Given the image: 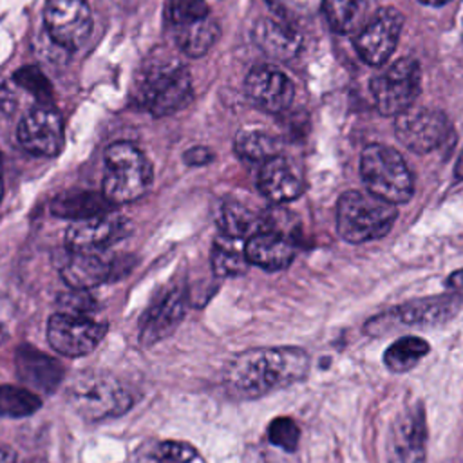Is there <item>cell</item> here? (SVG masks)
<instances>
[{
    "label": "cell",
    "instance_id": "6da1fadb",
    "mask_svg": "<svg viewBox=\"0 0 463 463\" xmlns=\"http://www.w3.org/2000/svg\"><path fill=\"white\" fill-rule=\"evenodd\" d=\"M309 356L300 347H260L241 353L226 373V383L241 398H260L306 378Z\"/></svg>",
    "mask_w": 463,
    "mask_h": 463
},
{
    "label": "cell",
    "instance_id": "7a4b0ae2",
    "mask_svg": "<svg viewBox=\"0 0 463 463\" xmlns=\"http://www.w3.org/2000/svg\"><path fill=\"white\" fill-rule=\"evenodd\" d=\"M188 69L174 56H150L139 69L134 85V101L148 114L170 116L192 99Z\"/></svg>",
    "mask_w": 463,
    "mask_h": 463
},
{
    "label": "cell",
    "instance_id": "3957f363",
    "mask_svg": "<svg viewBox=\"0 0 463 463\" xmlns=\"http://www.w3.org/2000/svg\"><path fill=\"white\" fill-rule=\"evenodd\" d=\"M396 217V206L371 192L349 190L336 204L338 235L351 244L382 239L391 232Z\"/></svg>",
    "mask_w": 463,
    "mask_h": 463
},
{
    "label": "cell",
    "instance_id": "277c9868",
    "mask_svg": "<svg viewBox=\"0 0 463 463\" xmlns=\"http://www.w3.org/2000/svg\"><path fill=\"white\" fill-rule=\"evenodd\" d=\"M152 179V165L136 145L119 141L107 148L101 192L110 204L132 203L143 197Z\"/></svg>",
    "mask_w": 463,
    "mask_h": 463
},
{
    "label": "cell",
    "instance_id": "5b68a950",
    "mask_svg": "<svg viewBox=\"0 0 463 463\" xmlns=\"http://www.w3.org/2000/svg\"><path fill=\"white\" fill-rule=\"evenodd\" d=\"M360 175L373 195L392 203H407L414 192L412 174L398 150L387 145H367L360 156Z\"/></svg>",
    "mask_w": 463,
    "mask_h": 463
},
{
    "label": "cell",
    "instance_id": "8992f818",
    "mask_svg": "<svg viewBox=\"0 0 463 463\" xmlns=\"http://www.w3.org/2000/svg\"><path fill=\"white\" fill-rule=\"evenodd\" d=\"M69 405L85 420L99 421L119 416L132 405V394L110 374L87 371L71 380Z\"/></svg>",
    "mask_w": 463,
    "mask_h": 463
},
{
    "label": "cell",
    "instance_id": "52a82bcc",
    "mask_svg": "<svg viewBox=\"0 0 463 463\" xmlns=\"http://www.w3.org/2000/svg\"><path fill=\"white\" fill-rule=\"evenodd\" d=\"M421 90V71L416 60L402 58L371 80V94L383 116L411 109Z\"/></svg>",
    "mask_w": 463,
    "mask_h": 463
},
{
    "label": "cell",
    "instance_id": "ba28073f",
    "mask_svg": "<svg viewBox=\"0 0 463 463\" xmlns=\"http://www.w3.org/2000/svg\"><path fill=\"white\" fill-rule=\"evenodd\" d=\"M107 326L87 315L54 313L47 322V340L51 347L65 356H85L103 340Z\"/></svg>",
    "mask_w": 463,
    "mask_h": 463
},
{
    "label": "cell",
    "instance_id": "9c48e42d",
    "mask_svg": "<svg viewBox=\"0 0 463 463\" xmlns=\"http://www.w3.org/2000/svg\"><path fill=\"white\" fill-rule=\"evenodd\" d=\"M394 132L400 143L409 150L427 154L445 143L450 132V123L438 109L411 107L396 116Z\"/></svg>",
    "mask_w": 463,
    "mask_h": 463
},
{
    "label": "cell",
    "instance_id": "30bf717a",
    "mask_svg": "<svg viewBox=\"0 0 463 463\" xmlns=\"http://www.w3.org/2000/svg\"><path fill=\"white\" fill-rule=\"evenodd\" d=\"M403 27V14L387 5L380 7L356 33L354 49L369 65H383L396 49Z\"/></svg>",
    "mask_w": 463,
    "mask_h": 463
},
{
    "label": "cell",
    "instance_id": "8fae6325",
    "mask_svg": "<svg viewBox=\"0 0 463 463\" xmlns=\"http://www.w3.org/2000/svg\"><path fill=\"white\" fill-rule=\"evenodd\" d=\"M43 22L54 43L78 49L90 33L92 16L87 0H47Z\"/></svg>",
    "mask_w": 463,
    "mask_h": 463
},
{
    "label": "cell",
    "instance_id": "7c38bea8",
    "mask_svg": "<svg viewBox=\"0 0 463 463\" xmlns=\"http://www.w3.org/2000/svg\"><path fill=\"white\" fill-rule=\"evenodd\" d=\"M128 221L121 213L103 212L92 217L72 221L65 232L67 250L103 251L128 233Z\"/></svg>",
    "mask_w": 463,
    "mask_h": 463
},
{
    "label": "cell",
    "instance_id": "4fadbf2b",
    "mask_svg": "<svg viewBox=\"0 0 463 463\" xmlns=\"http://www.w3.org/2000/svg\"><path fill=\"white\" fill-rule=\"evenodd\" d=\"M18 141L33 156L52 157L60 154L65 136L58 110L51 105L31 109L18 125Z\"/></svg>",
    "mask_w": 463,
    "mask_h": 463
},
{
    "label": "cell",
    "instance_id": "5bb4252c",
    "mask_svg": "<svg viewBox=\"0 0 463 463\" xmlns=\"http://www.w3.org/2000/svg\"><path fill=\"white\" fill-rule=\"evenodd\" d=\"M295 242L291 233L273 228L262 221V226L246 239V255L250 264L269 271L288 268L295 259Z\"/></svg>",
    "mask_w": 463,
    "mask_h": 463
},
{
    "label": "cell",
    "instance_id": "9a60e30c",
    "mask_svg": "<svg viewBox=\"0 0 463 463\" xmlns=\"http://www.w3.org/2000/svg\"><path fill=\"white\" fill-rule=\"evenodd\" d=\"M248 98L262 110L279 114L286 110L295 96L291 80L273 67H255L244 83Z\"/></svg>",
    "mask_w": 463,
    "mask_h": 463
},
{
    "label": "cell",
    "instance_id": "2e32d148",
    "mask_svg": "<svg viewBox=\"0 0 463 463\" xmlns=\"http://www.w3.org/2000/svg\"><path fill=\"white\" fill-rule=\"evenodd\" d=\"M425 434L423 412L403 411L391 429L389 463H425Z\"/></svg>",
    "mask_w": 463,
    "mask_h": 463
},
{
    "label": "cell",
    "instance_id": "e0dca14e",
    "mask_svg": "<svg viewBox=\"0 0 463 463\" xmlns=\"http://www.w3.org/2000/svg\"><path fill=\"white\" fill-rule=\"evenodd\" d=\"M116 271L112 259L101 251H72L63 255L60 275L72 289H90L107 282Z\"/></svg>",
    "mask_w": 463,
    "mask_h": 463
},
{
    "label": "cell",
    "instance_id": "ac0fdd59",
    "mask_svg": "<svg viewBox=\"0 0 463 463\" xmlns=\"http://www.w3.org/2000/svg\"><path fill=\"white\" fill-rule=\"evenodd\" d=\"M14 364H16L18 378L31 391L52 392L58 389V385L63 380L61 364L56 358L31 345H20L16 349Z\"/></svg>",
    "mask_w": 463,
    "mask_h": 463
},
{
    "label": "cell",
    "instance_id": "d6986e66",
    "mask_svg": "<svg viewBox=\"0 0 463 463\" xmlns=\"http://www.w3.org/2000/svg\"><path fill=\"white\" fill-rule=\"evenodd\" d=\"M260 194L275 204L289 203L304 192V183L289 159L280 154L264 161L257 179Z\"/></svg>",
    "mask_w": 463,
    "mask_h": 463
},
{
    "label": "cell",
    "instance_id": "ffe728a7",
    "mask_svg": "<svg viewBox=\"0 0 463 463\" xmlns=\"http://www.w3.org/2000/svg\"><path fill=\"white\" fill-rule=\"evenodd\" d=\"M459 307V298L454 293L439 295V297H427L420 300H411L392 311L389 317L403 326H438L447 322L450 317L456 315Z\"/></svg>",
    "mask_w": 463,
    "mask_h": 463
},
{
    "label": "cell",
    "instance_id": "44dd1931",
    "mask_svg": "<svg viewBox=\"0 0 463 463\" xmlns=\"http://www.w3.org/2000/svg\"><path fill=\"white\" fill-rule=\"evenodd\" d=\"M184 295L179 289L168 291L145 315L141 324V342L154 344L172 333L184 317Z\"/></svg>",
    "mask_w": 463,
    "mask_h": 463
},
{
    "label": "cell",
    "instance_id": "7402d4cb",
    "mask_svg": "<svg viewBox=\"0 0 463 463\" xmlns=\"http://www.w3.org/2000/svg\"><path fill=\"white\" fill-rule=\"evenodd\" d=\"M255 43L277 60H289L300 49V34L282 20L260 18L253 27Z\"/></svg>",
    "mask_w": 463,
    "mask_h": 463
},
{
    "label": "cell",
    "instance_id": "603a6c76",
    "mask_svg": "<svg viewBox=\"0 0 463 463\" xmlns=\"http://www.w3.org/2000/svg\"><path fill=\"white\" fill-rule=\"evenodd\" d=\"M210 262L217 277H235L244 273L250 264L246 255V239L221 233L212 244Z\"/></svg>",
    "mask_w": 463,
    "mask_h": 463
},
{
    "label": "cell",
    "instance_id": "cb8c5ba5",
    "mask_svg": "<svg viewBox=\"0 0 463 463\" xmlns=\"http://www.w3.org/2000/svg\"><path fill=\"white\" fill-rule=\"evenodd\" d=\"M219 34H221V29L217 22L210 16L175 27V42L179 49L192 58H199L206 54L217 42Z\"/></svg>",
    "mask_w": 463,
    "mask_h": 463
},
{
    "label": "cell",
    "instance_id": "d4e9b609",
    "mask_svg": "<svg viewBox=\"0 0 463 463\" xmlns=\"http://www.w3.org/2000/svg\"><path fill=\"white\" fill-rule=\"evenodd\" d=\"M110 206V203L107 201V197L96 192H67L58 195L52 203H51V212L58 217L63 219H85V217H92L98 213L107 212Z\"/></svg>",
    "mask_w": 463,
    "mask_h": 463
},
{
    "label": "cell",
    "instance_id": "484cf974",
    "mask_svg": "<svg viewBox=\"0 0 463 463\" xmlns=\"http://www.w3.org/2000/svg\"><path fill=\"white\" fill-rule=\"evenodd\" d=\"M326 20L335 33H358L367 22L369 0H324Z\"/></svg>",
    "mask_w": 463,
    "mask_h": 463
},
{
    "label": "cell",
    "instance_id": "4316f807",
    "mask_svg": "<svg viewBox=\"0 0 463 463\" xmlns=\"http://www.w3.org/2000/svg\"><path fill=\"white\" fill-rule=\"evenodd\" d=\"M217 224L224 235L248 239L262 226V217L235 201H224L217 212Z\"/></svg>",
    "mask_w": 463,
    "mask_h": 463
},
{
    "label": "cell",
    "instance_id": "83f0119b",
    "mask_svg": "<svg viewBox=\"0 0 463 463\" xmlns=\"http://www.w3.org/2000/svg\"><path fill=\"white\" fill-rule=\"evenodd\" d=\"M235 152L248 161H268L280 152V143L275 136L257 130L242 128L235 136Z\"/></svg>",
    "mask_w": 463,
    "mask_h": 463
},
{
    "label": "cell",
    "instance_id": "f1b7e54d",
    "mask_svg": "<svg viewBox=\"0 0 463 463\" xmlns=\"http://www.w3.org/2000/svg\"><path fill=\"white\" fill-rule=\"evenodd\" d=\"M430 345L420 336H403L391 344L383 353V364L392 373H405L412 369L427 353Z\"/></svg>",
    "mask_w": 463,
    "mask_h": 463
},
{
    "label": "cell",
    "instance_id": "f546056e",
    "mask_svg": "<svg viewBox=\"0 0 463 463\" xmlns=\"http://www.w3.org/2000/svg\"><path fill=\"white\" fill-rule=\"evenodd\" d=\"M42 405L40 396L29 387L22 385H0V416L22 418L31 416Z\"/></svg>",
    "mask_w": 463,
    "mask_h": 463
},
{
    "label": "cell",
    "instance_id": "4dcf8cb0",
    "mask_svg": "<svg viewBox=\"0 0 463 463\" xmlns=\"http://www.w3.org/2000/svg\"><path fill=\"white\" fill-rule=\"evenodd\" d=\"M13 80L18 87L27 90L36 101H40L42 105H51L52 89H51L49 80L45 78V74L38 67H33V65L22 67V69L16 71Z\"/></svg>",
    "mask_w": 463,
    "mask_h": 463
},
{
    "label": "cell",
    "instance_id": "1f68e13d",
    "mask_svg": "<svg viewBox=\"0 0 463 463\" xmlns=\"http://www.w3.org/2000/svg\"><path fill=\"white\" fill-rule=\"evenodd\" d=\"M165 13L174 27L210 16L206 0H168Z\"/></svg>",
    "mask_w": 463,
    "mask_h": 463
},
{
    "label": "cell",
    "instance_id": "d6a6232c",
    "mask_svg": "<svg viewBox=\"0 0 463 463\" xmlns=\"http://www.w3.org/2000/svg\"><path fill=\"white\" fill-rule=\"evenodd\" d=\"M268 436L269 441L284 450H295L298 445V438H300V430L297 427V423L291 418H277L271 421L269 429H268Z\"/></svg>",
    "mask_w": 463,
    "mask_h": 463
},
{
    "label": "cell",
    "instance_id": "836d02e7",
    "mask_svg": "<svg viewBox=\"0 0 463 463\" xmlns=\"http://www.w3.org/2000/svg\"><path fill=\"white\" fill-rule=\"evenodd\" d=\"M60 309L63 313H72V315H87L96 307V302L92 297L87 293V289H72L58 298Z\"/></svg>",
    "mask_w": 463,
    "mask_h": 463
},
{
    "label": "cell",
    "instance_id": "e575fe53",
    "mask_svg": "<svg viewBox=\"0 0 463 463\" xmlns=\"http://www.w3.org/2000/svg\"><path fill=\"white\" fill-rule=\"evenodd\" d=\"M159 456L174 463H188L195 458V450L188 443L165 441L159 445Z\"/></svg>",
    "mask_w": 463,
    "mask_h": 463
},
{
    "label": "cell",
    "instance_id": "d590c367",
    "mask_svg": "<svg viewBox=\"0 0 463 463\" xmlns=\"http://www.w3.org/2000/svg\"><path fill=\"white\" fill-rule=\"evenodd\" d=\"M16 99H18V96H16L14 80L4 81L0 85V110L5 112V114H11L16 109V103H18Z\"/></svg>",
    "mask_w": 463,
    "mask_h": 463
},
{
    "label": "cell",
    "instance_id": "8d00e7d4",
    "mask_svg": "<svg viewBox=\"0 0 463 463\" xmlns=\"http://www.w3.org/2000/svg\"><path fill=\"white\" fill-rule=\"evenodd\" d=\"M213 157L212 150L206 148V146H192L184 152V161L192 166H201V165H206L210 163Z\"/></svg>",
    "mask_w": 463,
    "mask_h": 463
},
{
    "label": "cell",
    "instance_id": "74e56055",
    "mask_svg": "<svg viewBox=\"0 0 463 463\" xmlns=\"http://www.w3.org/2000/svg\"><path fill=\"white\" fill-rule=\"evenodd\" d=\"M447 288H449V289H452V291L463 289V269L454 271V273L447 279Z\"/></svg>",
    "mask_w": 463,
    "mask_h": 463
},
{
    "label": "cell",
    "instance_id": "f35d334b",
    "mask_svg": "<svg viewBox=\"0 0 463 463\" xmlns=\"http://www.w3.org/2000/svg\"><path fill=\"white\" fill-rule=\"evenodd\" d=\"M0 463H16V458L11 450L0 447Z\"/></svg>",
    "mask_w": 463,
    "mask_h": 463
},
{
    "label": "cell",
    "instance_id": "ab89813d",
    "mask_svg": "<svg viewBox=\"0 0 463 463\" xmlns=\"http://www.w3.org/2000/svg\"><path fill=\"white\" fill-rule=\"evenodd\" d=\"M456 177L463 179V152H461V156L458 159V165H456Z\"/></svg>",
    "mask_w": 463,
    "mask_h": 463
},
{
    "label": "cell",
    "instance_id": "60d3db41",
    "mask_svg": "<svg viewBox=\"0 0 463 463\" xmlns=\"http://www.w3.org/2000/svg\"><path fill=\"white\" fill-rule=\"evenodd\" d=\"M4 195V170H2V154H0V201Z\"/></svg>",
    "mask_w": 463,
    "mask_h": 463
},
{
    "label": "cell",
    "instance_id": "b9f144b4",
    "mask_svg": "<svg viewBox=\"0 0 463 463\" xmlns=\"http://www.w3.org/2000/svg\"><path fill=\"white\" fill-rule=\"evenodd\" d=\"M421 4H427V5H441V4H447L449 0H420Z\"/></svg>",
    "mask_w": 463,
    "mask_h": 463
},
{
    "label": "cell",
    "instance_id": "7bdbcfd3",
    "mask_svg": "<svg viewBox=\"0 0 463 463\" xmlns=\"http://www.w3.org/2000/svg\"><path fill=\"white\" fill-rule=\"evenodd\" d=\"M5 340V329L2 327V324H0V345H2V342Z\"/></svg>",
    "mask_w": 463,
    "mask_h": 463
}]
</instances>
